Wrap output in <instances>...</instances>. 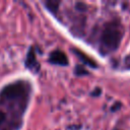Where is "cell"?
Masks as SVG:
<instances>
[{
  "label": "cell",
  "instance_id": "cell-1",
  "mask_svg": "<svg viewBox=\"0 0 130 130\" xmlns=\"http://www.w3.org/2000/svg\"><path fill=\"white\" fill-rule=\"evenodd\" d=\"M32 92L31 83L20 79L0 90V130H19Z\"/></svg>",
  "mask_w": 130,
  "mask_h": 130
},
{
  "label": "cell",
  "instance_id": "cell-6",
  "mask_svg": "<svg viewBox=\"0 0 130 130\" xmlns=\"http://www.w3.org/2000/svg\"><path fill=\"white\" fill-rule=\"evenodd\" d=\"M115 130H120V129H115Z\"/></svg>",
  "mask_w": 130,
  "mask_h": 130
},
{
  "label": "cell",
  "instance_id": "cell-2",
  "mask_svg": "<svg viewBox=\"0 0 130 130\" xmlns=\"http://www.w3.org/2000/svg\"><path fill=\"white\" fill-rule=\"evenodd\" d=\"M124 28L119 19H112L104 23L100 34V49L103 54L116 51L122 41Z\"/></svg>",
  "mask_w": 130,
  "mask_h": 130
},
{
  "label": "cell",
  "instance_id": "cell-4",
  "mask_svg": "<svg viewBox=\"0 0 130 130\" xmlns=\"http://www.w3.org/2000/svg\"><path fill=\"white\" fill-rule=\"evenodd\" d=\"M26 66L29 67L30 69H37V66H39V65H38V62L36 61V56H35L32 50H30L29 53L27 54V58H26Z\"/></svg>",
  "mask_w": 130,
  "mask_h": 130
},
{
  "label": "cell",
  "instance_id": "cell-3",
  "mask_svg": "<svg viewBox=\"0 0 130 130\" xmlns=\"http://www.w3.org/2000/svg\"><path fill=\"white\" fill-rule=\"evenodd\" d=\"M49 62L52 63V64L65 66V65L68 64V59H67V56L65 55L64 52H62L60 50H55V51L50 53Z\"/></svg>",
  "mask_w": 130,
  "mask_h": 130
},
{
  "label": "cell",
  "instance_id": "cell-5",
  "mask_svg": "<svg viewBox=\"0 0 130 130\" xmlns=\"http://www.w3.org/2000/svg\"><path fill=\"white\" fill-rule=\"evenodd\" d=\"M59 2H52V1H49V2H46L45 3V5H46V7H47V9L48 10H50L52 13H54V14H56L57 13V10H58V6H59Z\"/></svg>",
  "mask_w": 130,
  "mask_h": 130
}]
</instances>
